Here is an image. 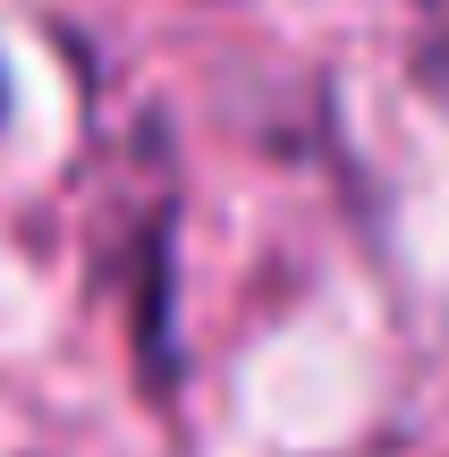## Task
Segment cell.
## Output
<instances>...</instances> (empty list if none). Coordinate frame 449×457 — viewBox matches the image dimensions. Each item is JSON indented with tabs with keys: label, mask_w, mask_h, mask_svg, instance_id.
<instances>
[{
	"label": "cell",
	"mask_w": 449,
	"mask_h": 457,
	"mask_svg": "<svg viewBox=\"0 0 449 457\" xmlns=\"http://www.w3.org/2000/svg\"><path fill=\"white\" fill-rule=\"evenodd\" d=\"M0 119H9V85H0Z\"/></svg>",
	"instance_id": "1"
}]
</instances>
